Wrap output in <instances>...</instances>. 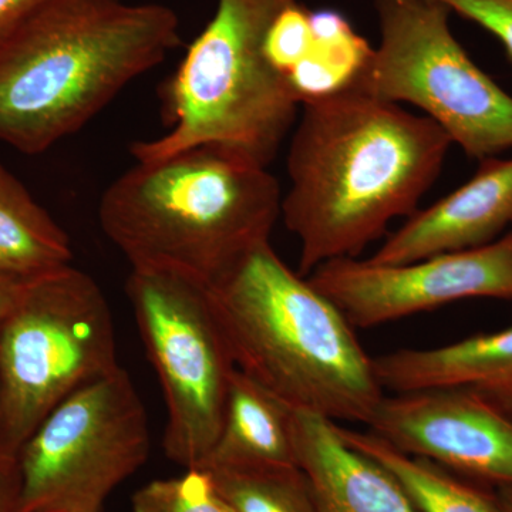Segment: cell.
I'll return each instance as SVG.
<instances>
[{"label":"cell","instance_id":"cell-1","mask_svg":"<svg viewBox=\"0 0 512 512\" xmlns=\"http://www.w3.org/2000/svg\"><path fill=\"white\" fill-rule=\"evenodd\" d=\"M288 153L281 217L301 242L298 274L357 258L413 215L451 140L433 120L359 87L302 104Z\"/></svg>","mask_w":512,"mask_h":512},{"label":"cell","instance_id":"cell-2","mask_svg":"<svg viewBox=\"0 0 512 512\" xmlns=\"http://www.w3.org/2000/svg\"><path fill=\"white\" fill-rule=\"evenodd\" d=\"M180 42L160 3L45 0L0 49V141L45 153Z\"/></svg>","mask_w":512,"mask_h":512},{"label":"cell","instance_id":"cell-3","mask_svg":"<svg viewBox=\"0 0 512 512\" xmlns=\"http://www.w3.org/2000/svg\"><path fill=\"white\" fill-rule=\"evenodd\" d=\"M208 291L239 372L293 410L370 423L384 397L375 362L338 306L271 242Z\"/></svg>","mask_w":512,"mask_h":512},{"label":"cell","instance_id":"cell-4","mask_svg":"<svg viewBox=\"0 0 512 512\" xmlns=\"http://www.w3.org/2000/svg\"><path fill=\"white\" fill-rule=\"evenodd\" d=\"M281 204L268 168L197 147L137 161L104 191L99 220L131 268L173 269L211 285L269 241Z\"/></svg>","mask_w":512,"mask_h":512},{"label":"cell","instance_id":"cell-5","mask_svg":"<svg viewBox=\"0 0 512 512\" xmlns=\"http://www.w3.org/2000/svg\"><path fill=\"white\" fill-rule=\"evenodd\" d=\"M296 0H218L205 29L164 87L170 131L131 153L154 163L211 147L268 168L298 121L301 103L269 63L266 33Z\"/></svg>","mask_w":512,"mask_h":512},{"label":"cell","instance_id":"cell-6","mask_svg":"<svg viewBox=\"0 0 512 512\" xmlns=\"http://www.w3.org/2000/svg\"><path fill=\"white\" fill-rule=\"evenodd\" d=\"M109 302L86 272L28 278L0 325V450L19 451L77 389L119 367Z\"/></svg>","mask_w":512,"mask_h":512},{"label":"cell","instance_id":"cell-7","mask_svg":"<svg viewBox=\"0 0 512 512\" xmlns=\"http://www.w3.org/2000/svg\"><path fill=\"white\" fill-rule=\"evenodd\" d=\"M380 45L353 86L410 103L474 160L512 148V96L473 62L439 0H375Z\"/></svg>","mask_w":512,"mask_h":512},{"label":"cell","instance_id":"cell-8","mask_svg":"<svg viewBox=\"0 0 512 512\" xmlns=\"http://www.w3.org/2000/svg\"><path fill=\"white\" fill-rule=\"evenodd\" d=\"M126 289L163 387L165 456L198 468L220 434L237 372L208 285L173 269L131 268Z\"/></svg>","mask_w":512,"mask_h":512},{"label":"cell","instance_id":"cell-9","mask_svg":"<svg viewBox=\"0 0 512 512\" xmlns=\"http://www.w3.org/2000/svg\"><path fill=\"white\" fill-rule=\"evenodd\" d=\"M143 400L119 366L67 396L18 454L19 512H100L150 454Z\"/></svg>","mask_w":512,"mask_h":512},{"label":"cell","instance_id":"cell-10","mask_svg":"<svg viewBox=\"0 0 512 512\" xmlns=\"http://www.w3.org/2000/svg\"><path fill=\"white\" fill-rule=\"evenodd\" d=\"M306 278L355 329L384 325L463 299L512 301V229L484 247L409 264L333 259Z\"/></svg>","mask_w":512,"mask_h":512},{"label":"cell","instance_id":"cell-11","mask_svg":"<svg viewBox=\"0 0 512 512\" xmlns=\"http://www.w3.org/2000/svg\"><path fill=\"white\" fill-rule=\"evenodd\" d=\"M367 426L407 456L497 487L512 485V419L476 390L384 396Z\"/></svg>","mask_w":512,"mask_h":512},{"label":"cell","instance_id":"cell-12","mask_svg":"<svg viewBox=\"0 0 512 512\" xmlns=\"http://www.w3.org/2000/svg\"><path fill=\"white\" fill-rule=\"evenodd\" d=\"M477 173L443 200L414 212L367 261L400 265L484 247L512 227V158L478 161Z\"/></svg>","mask_w":512,"mask_h":512},{"label":"cell","instance_id":"cell-13","mask_svg":"<svg viewBox=\"0 0 512 512\" xmlns=\"http://www.w3.org/2000/svg\"><path fill=\"white\" fill-rule=\"evenodd\" d=\"M292 433L318 512H420L387 468L342 439L335 421L293 410Z\"/></svg>","mask_w":512,"mask_h":512},{"label":"cell","instance_id":"cell-14","mask_svg":"<svg viewBox=\"0 0 512 512\" xmlns=\"http://www.w3.org/2000/svg\"><path fill=\"white\" fill-rule=\"evenodd\" d=\"M377 380L393 393L487 390L512 384V326L433 349H400L373 359Z\"/></svg>","mask_w":512,"mask_h":512},{"label":"cell","instance_id":"cell-15","mask_svg":"<svg viewBox=\"0 0 512 512\" xmlns=\"http://www.w3.org/2000/svg\"><path fill=\"white\" fill-rule=\"evenodd\" d=\"M292 413L288 404L237 369L229 386L220 434L198 468L299 467Z\"/></svg>","mask_w":512,"mask_h":512},{"label":"cell","instance_id":"cell-16","mask_svg":"<svg viewBox=\"0 0 512 512\" xmlns=\"http://www.w3.org/2000/svg\"><path fill=\"white\" fill-rule=\"evenodd\" d=\"M72 258L69 235L0 164V272L32 278Z\"/></svg>","mask_w":512,"mask_h":512},{"label":"cell","instance_id":"cell-17","mask_svg":"<svg viewBox=\"0 0 512 512\" xmlns=\"http://www.w3.org/2000/svg\"><path fill=\"white\" fill-rule=\"evenodd\" d=\"M339 431L350 447L387 468L420 512H503L495 493L481 490L433 461L407 456L372 431L362 433L340 426Z\"/></svg>","mask_w":512,"mask_h":512},{"label":"cell","instance_id":"cell-18","mask_svg":"<svg viewBox=\"0 0 512 512\" xmlns=\"http://www.w3.org/2000/svg\"><path fill=\"white\" fill-rule=\"evenodd\" d=\"M311 23V52L286 76L301 106L352 87L373 53L367 40L336 10L311 12Z\"/></svg>","mask_w":512,"mask_h":512},{"label":"cell","instance_id":"cell-19","mask_svg":"<svg viewBox=\"0 0 512 512\" xmlns=\"http://www.w3.org/2000/svg\"><path fill=\"white\" fill-rule=\"evenodd\" d=\"M205 471L235 512H318L301 467Z\"/></svg>","mask_w":512,"mask_h":512},{"label":"cell","instance_id":"cell-20","mask_svg":"<svg viewBox=\"0 0 512 512\" xmlns=\"http://www.w3.org/2000/svg\"><path fill=\"white\" fill-rule=\"evenodd\" d=\"M133 512H235L202 468L151 481L133 495Z\"/></svg>","mask_w":512,"mask_h":512},{"label":"cell","instance_id":"cell-21","mask_svg":"<svg viewBox=\"0 0 512 512\" xmlns=\"http://www.w3.org/2000/svg\"><path fill=\"white\" fill-rule=\"evenodd\" d=\"M312 43L311 12L295 2L276 16L266 33V57L286 77L308 56Z\"/></svg>","mask_w":512,"mask_h":512},{"label":"cell","instance_id":"cell-22","mask_svg":"<svg viewBox=\"0 0 512 512\" xmlns=\"http://www.w3.org/2000/svg\"><path fill=\"white\" fill-rule=\"evenodd\" d=\"M500 40L512 62V0H439Z\"/></svg>","mask_w":512,"mask_h":512},{"label":"cell","instance_id":"cell-23","mask_svg":"<svg viewBox=\"0 0 512 512\" xmlns=\"http://www.w3.org/2000/svg\"><path fill=\"white\" fill-rule=\"evenodd\" d=\"M45 0H0V49Z\"/></svg>","mask_w":512,"mask_h":512},{"label":"cell","instance_id":"cell-24","mask_svg":"<svg viewBox=\"0 0 512 512\" xmlns=\"http://www.w3.org/2000/svg\"><path fill=\"white\" fill-rule=\"evenodd\" d=\"M20 488L18 461L0 466V512H19Z\"/></svg>","mask_w":512,"mask_h":512},{"label":"cell","instance_id":"cell-25","mask_svg":"<svg viewBox=\"0 0 512 512\" xmlns=\"http://www.w3.org/2000/svg\"><path fill=\"white\" fill-rule=\"evenodd\" d=\"M26 279L28 278H18V276L0 272V325H2L6 313L9 312L16 298H18L20 289H22Z\"/></svg>","mask_w":512,"mask_h":512},{"label":"cell","instance_id":"cell-26","mask_svg":"<svg viewBox=\"0 0 512 512\" xmlns=\"http://www.w3.org/2000/svg\"><path fill=\"white\" fill-rule=\"evenodd\" d=\"M483 394L490 402H493L498 409L503 410L512 419V384L508 386L493 387V389L476 390Z\"/></svg>","mask_w":512,"mask_h":512},{"label":"cell","instance_id":"cell-27","mask_svg":"<svg viewBox=\"0 0 512 512\" xmlns=\"http://www.w3.org/2000/svg\"><path fill=\"white\" fill-rule=\"evenodd\" d=\"M495 498H497L501 511L512 512V485H500V487H497Z\"/></svg>","mask_w":512,"mask_h":512},{"label":"cell","instance_id":"cell-28","mask_svg":"<svg viewBox=\"0 0 512 512\" xmlns=\"http://www.w3.org/2000/svg\"><path fill=\"white\" fill-rule=\"evenodd\" d=\"M18 460H12V458H8L5 456V454L2 453V450H0V466H6V464H12L16 463Z\"/></svg>","mask_w":512,"mask_h":512},{"label":"cell","instance_id":"cell-29","mask_svg":"<svg viewBox=\"0 0 512 512\" xmlns=\"http://www.w3.org/2000/svg\"><path fill=\"white\" fill-rule=\"evenodd\" d=\"M43 512H62V511H43Z\"/></svg>","mask_w":512,"mask_h":512}]
</instances>
